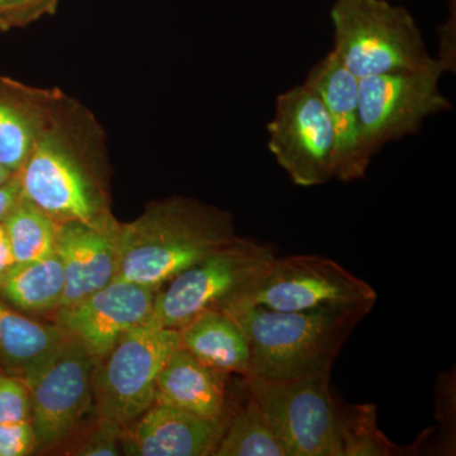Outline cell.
Instances as JSON below:
<instances>
[{
	"label": "cell",
	"instance_id": "6da1fadb",
	"mask_svg": "<svg viewBox=\"0 0 456 456\" xmlns=\"http://www.w3.org/2000/svg\"><path fill=\"white\" fill-rule=\"evenodd\" d=\"M17 175L22 196L57 224L114 220L106 184V132L94 114L69 94Z\"/></svg>",
	"mask_w": 456,
	"mask_h": 456
},
{
	"label": "cell",
	"instance_id": "7a4b0ae2",
	"mask_svg": "<svg viewBox=\"0 0 456 456\" xmlns=\"http://www.w3.org/2000/svg\"><path fill=\"white\" fill-rule=\"evenodd\" d=\"M235 236L232 216L216 207L184 197L149 204L136 220L117 224L116 279L158 292Z\"/></svg>",
	"mask_w": 456,
	"mask_h": 456
},
{
	"label": "cell",
	"instance_id": "3957f363",
	"mask_svg": "<svg viewBox=\"0 0 456 456\" xmlns=\"http://www.w3.org/2000/svg\"><path fill=\"white\" fill-rule=\"evenodd\" d=\"M370 307L283 312L239 303L226 314L244 330L250 346L248 378L288 380L330 369L342 345Z\"/></svg>",
	"mask_w": 456,
	"mask_h": 456
},
{
	"label": "cell",
	"instance_id": "277c9868",
	"mask_svg": "<svg viewBox=\"0 0 456 456\" xmlns=\"http://www.w3.org/2000/svg\"><path fill=\"white\" fill-rule=\"evenodd\" d=\"M275 259L272 246L235 236L160 288L147 321L180 330L206 312H226L248 298Z\"/></svg>",
	"mask_w": 456,
	"mask_h": 456
},
{
	"label": "cell",
	"instance_id": "5b68a950",
	"mask_svg": "<svg viewBox=\"0 0 456 456\" xmlns=\"http://www.w3.org/2000/svg\"><path fill=\"white\" fill-rule=\"evenodd\" d=\"M334 50L358 79L413 73L434 61L415 18L387 0H335Z\"/></svg>",
	"mask_w": 456,
	"mask_h": 456
},
{
	"label": "cell",
	"instance_id": "8992f818",
	"mask_svg": "<svg viewBox=\"0 0 456 456\" xmlns=\"http://www.w3.org/2000/svg\"><path fill=\"white\" fill-rule=\"evenodd\" d=\"M179 346L178 330L149 321L123 335L94 364L93 393L99 417L127 426L143 415L155 403L161 369Z\"/></svg>",
	"mask_w": 456,
	"mask_h": 456
},
{
	"label": "cell",
	"instance_id": "52a82bcc",
	"mask_svg": "<svg viewBox=\"0 0 456 456\" xmlns=\"http://www.w3.org/2000/svg\"><path fill=\"white\" fill-rule=\"evenodd\" d=\"M330 375L331 368L288 380L245 378L287 456H344Z\"/></svg>",
	"mask_w": 456,
	"mask_h": 456
},
{
	"label": "cell",
	"instance_id": "ba28073f",
	"mask_svg": "<svg viewBox=\"0 0 456 456\" xmlns=\"http://www.w3.org/2000/svg\"><path fill=\"white\" fill-rule=\"evenodd\" d=\"M445 71V62L435 59L413 73L373 75L359 79L362 145L370 160L387 143L416 134L428 117L452 110V102L439 88Z\"/></svg>",
	"mask_w": 456,
	"mask_h": 456
},
{
	"label": "cell",
	"instance_id": "9c48e42d",
	"mask_svg": "<svg viewBox=\"0 0 456 456\" xmlns=\"http://www.w3.org/2000/svg\"><path fill=\"white\" fill-rule=\"evenodd\" d=\"M377 298L371 285L336 261L294 255L277 257L253 293L240 303L274 311L322 312L373 308Z\"/></svg>",
	"mask_w": 456,
	"mask_h": 456
},
{
	"label": "cell",
	"instance_id": "30bf717a",
	"mask_svg": "<svg viewBox=\"0 0 456 456\" xmlns=\"http://www.w3.org/2000/svg\"><path fill=\"white\" fill-rule=\"evenodd\" d=\"M268 149L292 182L310 188L334 178L335 136L322 98L307 82L278 95Z\"/></svg>",
	"mask_w": 456,
	"mask_h": 456
},
{
	"label": "cell",
	"instance_id": "8fae6325",
	"mask_svg": "<svg viewBox=\"0 0 456 456\" xmlns=\"http://www.w3.org/2000/svg\"><path fill=\"white\" fill-rule=\"evenodd\" d=\"M94 359L69 336L40 367L23 378L31 397L37 449L66 439L94 404Z\"/></svg>",
	"mask_w": 456,
	"mask_h": 456
},
{
	"label": "cell",
	"instance_id": "7c38bea8",
	"mask_svg": "<svg viewBox=\"0 0 456 456\" xmlns=\"http://www.w3.org/2000/svg\"><path fill=\"white\" fill-rule=\"evenodd\" d=\"M155 293L149 288L114 279L79 302L59 308L55 323L79 341L97 362L123 335L149 320Z\"/></svg>",
	"mask_w": 456,
	"mask_h": 456
},
{
	"label": "cell",
	"instance_id": "4fadbf2b",
	"mask_svg": "<svg viewBox=\"0 0 456 456\" xmlns=\"http://www.w3.org/2000/svg\"><path fill=\"white\" fill-rule=\"evenodd\" d=\"M322 98L335 136L334 178L344 183L364 178L371 160L362 145L359 79L329 53L308 73L307 80Z\"/></svg>",
	"mask_w": 456,
	"mask_h": 456
},
{
	"label": "cell",
	"instance_id": "5bb4252c",
	"mask_svg": "<svg viewBox=\"0 0 456 456\" xmlns=\"http://www.w3.org/2000/svg\"><path fill=\"white\" fill-rule=\"evenodd\" d=\"M226 424L209 421L180 408L154 403L123 426L122 454L209 456L217 452Z\"/></svg>",
	"mask_w": 456,
	"mask_h": 456
},
{
	"label": "cell",
	"instance_id": "9a60e30c",
	"mask_svg": "<svg viewBox=\"0 0 456 456\" xmlns=\"http://www.w3.org/2000/svg\"><path fill=\"white\" fill-rule=\"evenodd\" d=\"M117 224L82 222L57 224L55 250L65 270L66 287L61 305L68 307L106 287L118 275Z\"/></svg>",
	"mask_w": 456,
	"mask_h": 456
},
{
	"label": "cell",
	"instance_id": "2e32d148",
	"mask_svg": "<svg viewBox=\"0 0 456 456\" xmlns=\"http://www.w3.org/2000/svg\"><path fill=\"white\" fill-rule=\"evenodd\" d=\"M65 94L0 74V165L14 174L22 169Z\"/></svg>",
	"mask_w": 456,
	"mask_h": 456
},
{
	"label": "cell",
	"instance_id": "e0dca14e",
	"mask_svg": "<svg viewBox=\"0 0 456 456\" xmlns=\"http://www.w3.org/2000/svg\"><path fill=\"white\" fill-rule=\"evenodd\" d=\"M228 374L216 370L179 346L156 380L155 403L180 408L209 421L227 424Z\"/></svg>",
	"mask_w": 456,
	"mask_h": 456
},
{
	"label": "cell",
	"instance_id": "ac0fdd59",
	"mask_svg": "<svg viewBox=\"0 0 456 456\" xmlns=\"http://www.w3.org/2000/svg\"><path fill=\"white\" fill-rule=\"evenodd\" d=\"M180 346L216 370L248 377L250 346L244 330L226 312L209 311L178 330Z\"/></svg>",
	"mask_w": 456,
	"mask_h": 456
},
{
	"label": "cell",
	"instance_id": "d6986e66",
	"mask_svg": "<svg viewBox=\"0 0 456 456\" xmlns=\"http://www.w3.org/2000/svg\"><path fill=\"white\" fill-rule=\"evenodd\" d=\"M69 336L57 323L32 320L0 298V373L23 379Z\"/></svg>",
	"mask_w": 456,
	"mask_h": 456
},
{
	"label": "cell",
	"instance_id": "ffe728a7",
	"mask_svg": "<svg viewBox=\"0 0 456 456\" xmlns=\"http://www.w3.org/2000/svg\"><path fill=\"white\" fill-rule=\"evenodd\" d=\"M66 287L59 254L16 264L0 281V298L22 314H45L59 310Z\"/></svg>",
	"mask_w": 456,
	"mask_h": 456
},
{
	"label": "cell",
	"instance_id": "44dd1931",
	"mask_svg": "<svg viewBox=\"0 0 456 456\" xmlns=\"http://www.w3.org/2000/svg\"><path fill=\"white\" fill-rule=\"evenodd\" d=\"M246 393L248 399L245 403L228 417L215 455L287 456L259 403L255 401L250 392Z\"/></svg>",
	"mask_w": 456,
	"mask_h": 456
},
{
	"label": "cell",
	"instance_id": "7402d4cb",
	"mask_svg": "<svg viewBox=\"0 0 456 456\" xmlns=\"http://www.w3.org/2000/svg\"><path fill=\"white\" fill-rule=\"evenodd\" d=\"M17 264L55 253L57 222L22 196L3 220Z\"/></svg>",
	"mask_w": 456,
	"mask_h": 456
},
{
	"label": "cell",
	"instance_id": "603a6c76",
	"mask_svg": "<svg viewBox=\"0 0 456 456\" xmlns=\"http://www.w3.org/2000/svg\"><path fill=\"white\" fill-rule=\"evenodd\" d=\"M338 411L342 455L389 456L397 452L398 449L378 428L374 404L338 407Z\"/></svg>",
	"mask_w": 456,
	"mask_h": 456
},
{
	"label": "cell",
	"instance_id": "cb8c5ba5",
	"mask_svg": "<svg viewBox=\"0 0 456 456\" xmlns=\"http://www.w3.org/2000/svg\"><path fill=\"white\" fill-rule=\"evenodd\" d=\"M61 0H0V31L38 22L45 17L53 16Z\"/></svg>",
	"mask_w": 456,
	"mask_h": 456
},
{
	"label": "cell",
	"instance_id": "d4e9b609",
	"mask_svg": "<svg viewBox=\"0 0 456 456\" xmlns=\"http://www.w3.org/2000/svg\"><path fill=\"white\" fill-rule=\"evenodd\" d=\"M31 397L25 380L0 373V424L31 421Z\"/></svg>",
	"mask_w": 456,
	"mask_h": 456
},
{
	"label": "cell",
	"instance_id": "484cf974",
	"mask_svg": "<svg viewBox=\"0 0 456 456\" xmlns=\"http://www.w3.org/2000/svg\"><path fill=\"white\" fill-rule=\"evenodd\" d=\"M123 426L99 417V424L75 450V455L117 456L122 454Z\"/></svg>",
	"mask_w": 456,
	"mask_h": 456
},
{
	"label": "cell",
	"instance_id": "4316f807",
	"mask_svg": "<svg viewBox=\"0 0 456 456\" xmlns=\"http://www.w3.org/2000/svg\"><path fill=\"white\" fill-rule=\"evenodd\" d=\"M37 450L31 421L0 424V456H26Z\"/></svg>",
	"mask_w": 456,
	"mask_h": 456
},
{
	"label": "cell",
	"instance_id": "83f0119b",
	"mask_svg": "<svg viewBox=\"0 0 456 456\" xmlns=\"http://www.w3.org/2000/svg\"><path fill=\"white\" fill-rule=\"evenodd\" d=\"M20 198H22V188H20V179L16 174L13 179L0 185V222L7 217L8 213L16 206Z\"/></svg>",
	"mask_w": 456,
	"mask_h": 456
},
{
	"label": "cell",
	"instance_id": "f1b7e54d",
	"mask_svg": "<svg viewBox=\"0 0 456 456\" xmlns=\"http://www.w3.org/2000/svg\"><path fill=\"white\" fill-rule=\"evenodd\" d=\"M13 251H12L11 244L7 232H5L4 224L0 222V281L5 278V275L11 272V269L16 265Z\"/></svg>",
	"mask_w": 456,
	"mask_h": 456
},
{
	"label": "cell",
	"instance_id": "f546056e",
	"mask_svg": "<svg viewBox=\"0 0 456 456\" xmlns=\"http://www.w3.org/2000/svg\"><path fill=\"white\" fill-rule=\"evenodd\" d=\"M16 174L12 173L11 170H8L7 167L0 165V185L5 184L9 180L13 179Z\"/></svg>",
	"mask_w": 456,
	"mask_h": 456
}]
</instances>
